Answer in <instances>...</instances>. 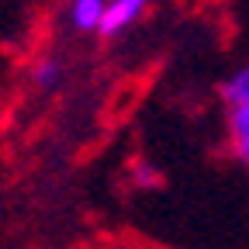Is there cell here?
<instances>
[{
    "label": "cell",
    "instance_id": "cell-1",
    "mask_svg": "<svg viewBox=\"0 0 249 249\" xmlns=\"http://www.w3.org/2000/svg\"><path fill=\"white\" fill-rule=\"evenodd\" d=\"M142 11H145L142 0H114V4L104 11V18H101V28H97V31H101L104 38H111V35H118L124 24H132Z\"/></svg>",
    "mask_w": 249,
    "mask_h": 249
},
{
    "label": "cell",
    "instance_id": "cell-2",
    "mask_svg": "<svg viewBox=\"0 0 249 249\" xmlns=\"http://www.w3.org/2000/svg\"><path fill=\"white\" fill-rule=\"evenodd\" d=\"M107 4H101V0H80V4H73V24L90 31V28H101V18H104Z\"/></svg>",
    "mask_w": 249,
    "mask_h": 249
},
{
    "label": "cell",
    "instance_id": "cell-3",
    "mask_svg": "<svg viewBox=\"0 0 249 249\" xmlns=\"http://www.w3.org/2000/svg\"><path fill=\"white\" fill-rule=\"evenodd\" d=\"M232 135H235L239 156L249 163V107H235L232 111Z\"/></svg>",
    "mask_w": 249,
    "mask_h": 249
},
{
    "label": "cell",
    "instance_id": "cell-4",
    "mask_svg": "<svg viewBox=\"0 0 249 249\" xmlns=\"http://www.w3.org/2000/svg\"><path fill=\"white\" fill-rule=\"evenodd\" d=\"M225 97H229V104H235V107H249V70L235 73V76L225 83Z\"/></svg>",
    "mask_w": 249,
    "mask_h": 249
},
{
    "label": "cell",
    "instance_id": "cell-5",
    "mask_svg": "<svg viewBox=\"0 0 249 249\" xmlns=\"http://www.w3.org/2000/svg\"><path fill=\"white\" fill-rule=\"evenodd\" d=\"M35 76H38V83H45V87H49V83H52V80L59 76V66H55V62H42Z\"/></svg>",
    "mask_w": 249,
    "mask_h": 249
}]
</instances>
